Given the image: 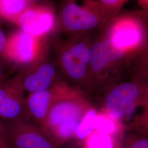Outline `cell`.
<instances>
[{"mask_svg": "<svg viewBox=\"0 0 148 148\" xmlns=\"http://www.w3.org/2000/svg\"><path fill=\"white\" fill-rule=\"evenodd\" d=\"M25 69L20 75L24 89L29 93L49 89L57 74L56 66L45 56Z\"/></svg>", "mask_w": 148, "mask_h": 148, "instance_id": "obj_11", "label": "cell"}, {"mask_svg": "<svg viewBox=\"0 0 148 148\" xmlns=\"http://www.w3.org/2000/svg\"><path fill=\"white\" fill-rule=\"evenodd\" d=\"M0 19V55L3 56L7 42V36L3 32Z\"/></svg>", "mask_w": 148, "mask_h": 148, "instance_id": "obj_19", "label": "cell"}, {"mask_svg": "<svg viewBox=\"0 0 148 148\" xmlns=\"http://www.w3.org/2000/svg\"><path fill=\"white\" fill-rule=\"evenodd\" d=\"M14 24L19 29L35 37L53 38L57 29V14L53 5L46 2L32 4Z\"/></svg>", "mask_w": 148, "mask_h": 148, "instance_id": "obj_7", "label": "cell"}, {"mask_svg": "<svg viewBox=\"0 0 148 148\" xmlns=\"http://www.w3.org/2000/svg\"><path fill=\"white\" fill-rule=\"evenodd\" d=\"M93 34V32L69 35L63 41L58 36L53 38L59 65L71 79H82L88 71Z\"/></svg>", "mask_w": 148, "mask_h": 148, "instance_id": "obj_2", "label": "cell"}, {"mask_svg": "<svg viewBox=\"0 0 148 148\" xmlns=\"http://www.w3.org/2000/svg\"><path fill=\"white\" fill-rule=\"evenodd\" d=\"M31 4H37L46 2L47 0H27Z\"/></svg>", "mask_w": 148, "mask_h": 148, "instance_id": "obj_23", "label": "cell"}, {"mask_svg": "<svg viewBox=\"0 0 148 148\" xmlns=\"http://www.w3.org/2000/svg\"><path fill=\"white\" fill-rule=\"evenodd\" d=\"M95 128L98 132L110 135L115 130V125L111 120L106 117L98 116L95 120Z\"/></svg>", "mask_w": 148, "mask_h": 148, "instance_id": "obj_17", "label": "cell"}, {"mask_svg": "<svg viewBox=\"0 0 148 148\" xmlns=\"http://www.w3.org/2000/svg\"><path fill=\"white\" fill-rule=\"evenodd\" d=\"M88 148H113L110 135L98 133L92 134L88 139Z\"/></svg>", "mask_w": 148, "mask_h": 148, "instance_id": "obj_16", "label": "cell"}, {"mask_svg": "<svg viewBox=\"0 0 148 148\" xmlns=\"http://www.w3.org/2000/svg\"><path fill=\"white\" fill-rule=\"evenodd\" d=\"M125 148H148V138L146 137H127Z\"/></svg>", "mask_w": 148, "mask_h": 148, "instance_id": "obj_18", "label": "cell"}, {"mask_svg": "<svg viewBox=\"0 0 148 148\" xmlns=\"http://www.w3.org/2000/svg\"><path fill=\"white\" fill-rule=\"evenodd\" d=\"M55 99L54 92L50 88L43 91L29 93L25 98V108L27 119L32 118L40 126L47 115Z\"/></svg>", "mask_w": 148, "mask_h": 148, "instance_id": "obj_12", "label": "cell"}, {"mask_svg": "<svg viewBox=\"0 0 148 148\" xmlns=\"http://www.w3.org/2000/svg\"><path fill=\"white\" fill-rule=\"evenodd\" d=\"M148 12H120L101 29L115 47L132 55L147 41Z\"/></svg>", "mask_w": 148, "mask_h": 148, "instance_id": "obj_1", "label": "cell"}, {"mask_svg": "<svg viewBox=\"0 0 148 148\" xmlns=\"http://www.w3.org/2000/svg\"><path fill=\"white\" fill-rule=\"evenodd\" d=\"M2 123L8 148H60L59 143L27 119Z\"/></svg>", "mask_w": 148, "mask_h": 148, "instance_id": "obj_6", "label": "cell"}, {"mask_svg": "<svg viewBox=\"0 0 148 148\" xmlns=\"http://www.w3.org/2000/svg\"><path fill=\"white\" fill-rule=\"evenodd\" d=\"M77 0H60L56 35L66 36L95 32L107 23L93 11L79 5Z\"/></svg>", "mask_w": 148, "mask_h": 148, "instance_id": "obj_3", "label": "cell"}, {"mask_svg": "<svg viewBox=\"0 0 148 148\" xmlns=\"http://www.w3.org/2000/svg\"><path fill=\"white\" fill-rule=\"evenodd\" d=\"M20 74L0 84V120L13 122L27 119L25 98Z\"/></svg>", "mask_w": 148, "mask_h": 148, "instance_id": "obj_8", "label": "cell"}, {"mask_svg": "<svg viewBox=\"0 0 148 148\" xmlns=\"http://www.w3.org/2000/svg\"><path fill=\"white\" fill-rule=\"evenodd\" d=\"M139 5H140L144 10H148V0H137Z\"/></svg>", "mask_w": 148, "mask_h": 148, "instance_id": "obj_21", "label": "cell"}, {"mask_svg": "<svg viewBox=\"0 0 148 148\" xmlns=\"http://www.w3.org/2000/svg\"><path fill=\"white\" fill-rule=\"evenodd\" d=\"M0 148H8L6 139L4 127L2 121L0 120Z\"/></svg>", "mask_w": 148, "mask_h": 148, "instance_id": "obj_20", "label": "cell"}, {"mask_svg": "<svg viewBox=\"0 0 148 148\" xmlns=\"http://www.w3.org/2000/svg\"><path fill=\"white\" fill-rule=\"evenodd\" d=\"M84 115L82 108L78 103L55 99L40 127L60 143L75 133Z\"/></svg>", "mask_w": 148, "mask_h": 148, "instance_id": "obj_4", "label": "cell"}, {"mask_svg": "<svg viewBox=\"0 0 148 148\" xmlns=\"http://www.w3.org/2000/svg\"><path fill=\"white\" fill-rule=\"evenodd\" d=\"M32 5L27 0H0V19L14 23Z\"/></svg>", "mask_w": 148, "mask_h": 148, "instance_id": "obj_14", "label": "cell"}, {"mask_svg": "<svg viewBox=\"0 0 148 148\" xmlns=\"http://www.w3.org/2000/svg\"><path fill=\"white\" fill-rule=\"evenodd\" d=\"M69 148H80L79 147H77V145H71Z\"/></svg>", "mask_w": 148, "mask_h": 148, "instance_id": "obj_24", "label": "cell"}, {"mask_svg": "<svg viewBox=\"0 0 148 148\" xmlns=\"http://www.w3.org/2000/svg\"><path fill=\"white\" fill-rule=\"evenodd\" d=\"M139 95V88L135 84L125 82L118 85L106 97V110L112 119H121L132 112Z\"/></svg>", "mask_w": 148, "mask_h": 148, "instance_id": "obj_10", "label": "cell"}, {"mask_svg": "<svg viewBox=\"0 0 148 148\" xmlns=\"http://www.w3.org/2000/svg\"><path fill=\"white\" fill-rule=\"evenodd\" d=\"M129 0H82L85 7L95 12L108 23L121 12Z\"/></svg>", "mask_w": 148, "mask_h": 148, "instance_id": "obj_13", "label": "cell"}, {"mask_svg": "<svg viewBox=\"0 0 148 148\" xmlns=\"http://www.w3.org/2000/svg\"><path fill=\"white\" fill-rule=\"evenodd\" d=\"M50 38H38L16 30L7 36L3 57L16 65L26 68L45 56V43Z\"/></svg>", "mask_w": 148, "mask_h": 148, "instance_id": "obj_5", "label": "cell"}, {"mask_svg": "<svg viewBox=\"0 0 148 148\" xmlns=\"http://www.w3.org/2000/svg\"><path fill=\"white\" fill-rule=\"evenodd\" d=\"M6 79L3 73V70L1 64L0 63V84H1L5 79Z\"/></svg>", "mask_w": 148, "mask_h": 148, "instance_id": "obj_22", "label": "cell"}, {"mask_svg": "<svg viewBox=\"0 0 148 148\" xmlns=\"http://www.w3.org/2000/svg\"><path fill=\"white\" fill-rule=\"evenodd\" d=\"M98 32L95 39L92 38L90 48L88 71L95 74L119 65L131 55L115 47L101 29Z\"/></svg>", "mask_w": 148, "mask_h": 148, "instance_id": "obj_9", "label": "cell"}, {"mask_svg": "<svg viewBox=\"0 0 148 148\" xmlns=\"http://www.w3.org/2000/svg\"><path fill=\"white\" fill-rule=\"evenodd\" d=\"M97 116V114L94 110H90L85 114L75 131L77 137L84 139L90 135L95 128Z\"/></svg>", "mask_w": 148, "mask_h": 148, "instance_id": "obj_15", "label": "cell"}]
</instances>
